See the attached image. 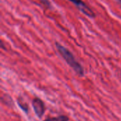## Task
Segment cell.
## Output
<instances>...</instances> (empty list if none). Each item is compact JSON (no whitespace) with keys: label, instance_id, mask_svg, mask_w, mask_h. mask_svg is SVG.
<instances>
[{"label":"cell","instance_id":"1","mask_svg":"<svg viewBox=\"0 0 121 121\" xmlns=\"http://www.w3.org/2000/svg\"><path fill=\"white\" fill-rule=\"evenodd\" d=\"M56 48L59 54L65 60V61L68 64V65L76 72L79 77H83L84 75V70L81 64L76 60L74 55L65 46L59 43H55Z\"/></svg>","mask_w":121,"mask_h":121},{"label":"cell","instance_id":"2","mask_svg":"<svg viewBox=\"0 0 121 121\" xmlns=\"http://www.w3.org/2000/svg\"><path fill=\"white\" fill-rule=\"evenodd\" d=\"M68 1L72 2L84 15L90 18H94L96 16V14L94 12V11L82 0H68Z\"/></svg>","mask_w":121,"mask_h":121},{"label":"cell","instance_id":"3","mask_svg":"<svg viewBox=\"0 0 121 121\" xmlns=\"http://www.w3.org/2000/svg\"><path fill=\"white\" fill-rule=\"evenodd\" d=\"M32 106L35 115L38 118H41L45 112V106L43 101L38 98H35L32 101Z\"/></svg>","mask_w":121,"mask_h":121},{"label":"cell","instance_id":"4","mask_svg":"<svg viewBox=\"0 0 121 121\" xmlns=\"http://www.w3.org/2000/svg\"><path fill=\"white\" fill-rule=\"evenodd\" d=\"M43 121H69V118L67 116H60L58 117H52V118H48Z\"/></svg>","mask_w":121,"mask_h":121},{"label":"cell","instance_id":"5","mask_svg":"<svg viewBox=\"0 0 121 121\" xmlns=\"http://www.w3.org/2000/svg\"><path fill=\"white\" fill-rule=\"evenodd\" d=\"M37 1H40V2L42 4H43L45 6H46V7H48V8H50L51 4H50V2L48 0H37Z\"/></svg>","mask_w":121,"mask_h":121}]
</instances>
